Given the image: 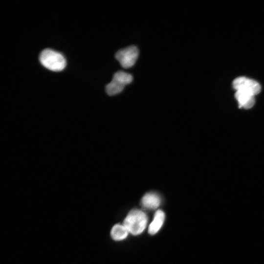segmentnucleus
Segmentation results:
<instances>
[{
    "label": "nucleus",
    "instance_id": "1",
    "mask_svg": "<svg viewBox=\"0 0 264 264\" xmlns=\"http://www.w3.org/2000/svg\"><path fill=\"white\" fill-rule=\"evenodd\" d=\"M148 222L146 214L142 211L133 209L131 210L124 219L123 225L129 233L134 235L141 234L145 229Z\"/></svg>",
    "mask_w": 264,
    "mask_h": 264
},
{
    "label": "nucleus",
    "instance_id": "2",
    "mask_svg": "<svg viewBox=\"0 0 264 264\" xmlns=\"http://www.w3.org/2000/svg\"><path fill=\"white\" fill-rule=\"evenodd\" d=\"M39 60L46 68L54 71H59L66 66V60L60 53L51 49H45L40 53Z\"/></svg>",
    "mask_w": 264,
    "mask_h": 264
},
{
    "label": "nucleus",
    "instance_id": "3",
    "mask_svg": "<svg viewBox=\"0 0 264 264\" xmlns=\"http://www.w3.org/2000/svg\"><path fill=\"white\" fill-rule=\"evenodd\" d=\"M133 79L132 75L120 70L114 73L111 82L106 87V90L109 95H114L121 92L125 86L131 83Z\"/></svg>",
    "mask_w": 264,
    "mask_h": 264
},
{
    "label": "nucleus",
    "instance_id": "4",
    "mask_svg": "<svg viewBox=\"0 0 264 264\" xmlns=\"http://www.w3.org/2000/svg\"><path fill=\"white\" fill-rule=\"evenodd\" d=\"M138 54L139 51L137 47L134 45H131L117 51L115 57L123 68H128L134 65Z\"/></svg>",
    "mask_w": 264,
    "mask_h": 264
},
{
    "label": "nucleus",
    "instance_id": "5",
    "mask_svg": "<svg viewBox=\"0 0 264 264\" xmlns=\"http://www.w3.org/2000/svg\"><path fill=\"white\" fill-rule=\"evenodd\" d=\"M233 87L236 90H242L255 95L260 93L261 86L256 81L244 77L236 78L233 82Z\"/></svg>",
    "mask_w": 264,
    "mask_h": 264
},
{
    "label": "nucleus",
    "instance_id": "6",
    "mask_svg": "<svg viewBox=\"0 0 264 264\" xmlns=\"http://www.w3.org/2000/svg\"><path fill=\"white\" fill-rule=\"evenodd\" d=\"M239 108L248 109L252 108L255 103V95L242 90H236L235 95Z\"/></svg>",
    "mask_w": 264,
    "mask_h": 264
},
{
    "label": "nucleus",
    "instance_id": "7",
    "mask_svg": "<svg viewBox=\"0 0 264 264\" xmlns=\"http://www.w3.org/2000/svg\"><path fill=\"white\" fill-rule=\"evenodd\" d=\"M161 199L158 195L154 192L145 194L141 200V205L148 209H155L160 204Z\"/></svg>",
    "mask_w": 264,
    "mask_h": 264
},
{
    "label": "nucleus",
    "instance_id": "8",
    "mask_svg": "<svg viewBox=\"0 0 264 264\" xmlns=\"http://www.w3.org/2000/svg\"><path fill=\"white\" fill-rule=\"evenodd\" d=\"M164 220V213L161 210H157L154 215L153 220L149 226V233L151 235L156 234L162 226Z\"/></svg>",
    "mask_w": 264,
    "mask_h": 264
},
{
    "label": "nucleus",
    "instance_id": "9",
    "mask_svg": "<svg viewBox=\"0 0 264 264\" xmlns=\"http://www.w3.org/2000/svg\"><path fill=\"white\" fill-rule=\"evenodd\" d=\"M129 232L122 224H115L111 230L110 235L112 239L115 241H121L125 239Z\"/></svg>",
    "mask_w": 264,
    "mask_h": 264
}]
</instances>
